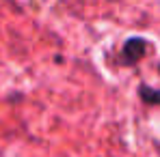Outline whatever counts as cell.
Masks as SVG:
<instances>
[{
  "label": "cell",
  "instance_id": "cell-1",
  "mask_svg": "<svg viewBox=\"0 0 160 157\" xmlns=\"http://www.w3.org/2000/svg\"><path fill=\"white\" fill-rule=\"evenodd\" d=\"M147 45H149V43H147L145 39H141V37L128 39L126 45H123V50H121V62H123V65H134V62H138V60L145 56Z\"/></svg>",
  "mask_w": 160,
  "mask_h": 157
},
{
  "label": "cell",
  "instance_id": "cell-2",
  "mask_svg": "<svg viewBox=\"0 0 160 157\" xmlns=\"http://www.w3.org/2000/svg\"><path fill=\"white\" fill-rule=\"evenodd\" d=\"M138 95L145 104H160V90L156 88H149V86H141L138 88Z\"/></svg>",
  "mask_w": 160,
  "mask_h": 157
}]
</instances>
